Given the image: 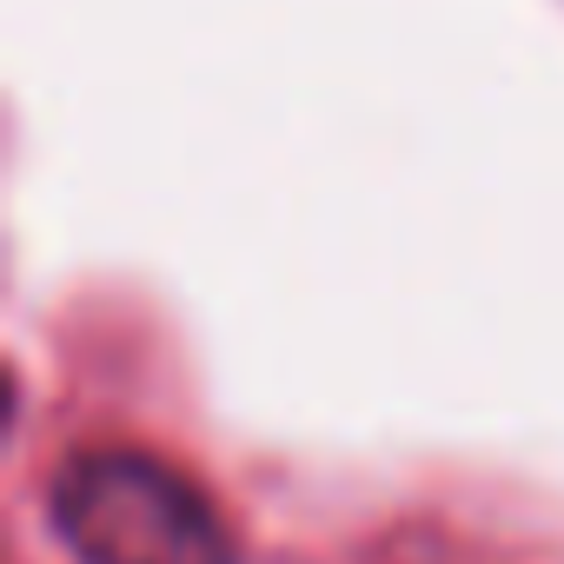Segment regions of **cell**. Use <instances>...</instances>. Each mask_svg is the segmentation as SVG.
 Masks as SVG:
<instances>
[{
    "mask_svg": "<svg viewBox=\"0 0 564 564\" xmlns=\"http://www.w3.org/2000/svg\"><path fill=\"white\" fill-rule=\"evenodd\" d=\"M47 524L80 564H239L232 518L133 445H87L47 478Z\"/></svg>",
    "mask_w": 564,
    "mask_h": 564,
    "instance_id": "1",
    "label": "cell"
}]
</instances>
